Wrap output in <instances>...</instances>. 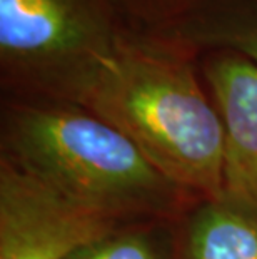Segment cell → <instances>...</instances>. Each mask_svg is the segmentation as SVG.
I'll list each match as a JSON object with an SVG mask.
<instances>
[{
  "label": "cell",
  "mask_w": 257,
  "mask_h": 259,
  "mask_svg": "<svg viewBox=\"0 0 257 259\" xmlns=\"http://www.w3.org/2000/svg\"><path fill=\"white\" fill-rule=\"evenodd\" d=\"M7 144L20 167L114 219L167 206L180 189L122 132L67 101L25 97L10 106Z\"/></svg>",
  "instance_id": "obj_2"
},
{
  "label": "cell",
  "mask_w": 257,
  "mask_h": 259,
  "mask_svg": "<svg viewBox=\"0 0 257 259\" xmlns=\"http://www.w3.org/2000/svg\"><path fill=\"white\" fill-rule=\"evenodd\" d=\"M134 29L119 0H0L4 80L25 97L67 101Z\"/></svg>",
  "instance_id": "obj_3"
},
{
  "label": "cell",
  "mask_w": 257,
  "mask_h": 259,
  "mask_svg": "<svg viewBox=\"0 0 257 259\" xmlns=\"http://www.w3.org/2000/svg\"><path fill=\"white\" fill-rule=\"evenodd\" d=\"M80 259H159L150 244L142 238L104 239L89 247V252Z\"/></svg>",
  "instance_id": "obj_9"
},
{
  "label": "cell",
  "mask_w": 257,
  "mask_h": 259,
  "mask_svg": "<svg viewBox=\"0 0 257 259\" xmlns=\"http://www.w3.org/2000/svg\"><path fill=\"white\" fill-rule=\"evenodd\" d=\"M189 259H257V223L224 202L211 204L192 224Z\"/></svg>",
  "instance_id": "obj_7"
},
{
  "label": "cell",
  "mask_w": 257,
  "mask_h": 259,
  "mask_svg": "<svg viewBox=\"0 0 257 259\" xmlns=\"http://www.w3.org/2000/svg\"><path fill=\"white\" fill-rule=\"evenodd\" d=\"M135 29L159 32L189 7L190 0H119Z\"/></svg>",
  "instance_id": "obj_8"
},
{
  "label": "cell",
  "mask_w": 257,
  "mask_h": 259,
  "mask_svg": "<svg viewBox=\"0 0 257 259\" xmlns=\"http://www.w3.org/2000/svg\"><path fill=\"white\" fill-rule=\"evenodd\" d=\"M114 218L70 199L4 159L0 169V259H67L111 236Z\"/></svg>",
  "instance_id": "obj_4"
},
{
  "label": "cell",
  "mask_w": 257,
  "mask_h": 259,
  "mask_svg": "<svg viewBox=\"0 0 257 259\" xmlns=\"http://www.w3.org/2000/svg\"><path fill=\"white\" fill-rule=\"evenodd\" d=\"M202 72L226 132L222 202L257 219V64L231 51H207Z\"/></svg>",
  "instance_id": "obj_5"
},
{
  "label": "cell",
  "mask_w": 257,
  "mask_h": 259,
  "mask_svg": "<svg viewBox=\"0 0 257 259\" xmlns=\"http://www.w3.org/2000/svg\"><path fill=\"white\" fill-rule=\"evenodd\" d=\"M157 34L194 52L231 51L257 64V0H190Z\"/></svg>",
  "instance_id": "obj_6"
},
{
  "label": "cell",
  "mask_w": 257,
  "mask_h": 259,
  "mask_svg": "<svg viewBox=\"0 0 257 259\" xmlns=\"http://www.w3.org/2000/svg\"><path fill=\"white\" fill-rule=\"evenodd\" d=\"M194 54L134 29L82 77L67 102L122 132L176 186L222 202L226 132L195 77Z\"/></svg>",
  "instance_id": "obj_1"
}]
</instances>
